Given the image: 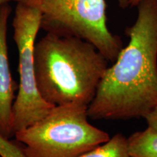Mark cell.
Masks as SVG:
<instances>
[{"instance_id":"cell-1","label":"cell","mask_w":157,"mask_h":157,"mask_svg":"<svg viewBox=\"0 0 157 157\" xmlns=\"http://www.w3.org/2000/svg\"><path fill=\"white\" fill-rule=\"evenodd\" d=\"M129 38L102 78L88 117L99 119L143 118L157 108V0L137 4Z\"/></svg>"},{"instance_id":"cell-2","label":"cell","mask_w":157,"mask_h":157,"mask_svg":"<svg viewBox=\"0 0 157 157\" xmlns=\"http://www.w3.org/2000/svg\"><path fill=\"white\" fill-rule=\"evenodd\" d=\"M109 60L91 43L50 33L36 42L34 69L40 95L53 106L93 100Z\"/></svg>"},{"instance_id":"cell-3","label":"cell","mask_w":157,"mask_h":157,"mask_svg":"<svg viewBox=\"0 0 157 157\" xmlns=\"http://www.w3.org/2000/svg\"><path fill=\"white\" fill-rule=\"evenodd\" d=\"M87 106L57 105L15 136L25 157H79L109 140L106 132L88 121Z\"/></svg>"},{"instance_id":"cell-4","label":"cell","mask_w":157,"mask_h":157,"mask_svg":"<svg viewBox=\"0 0 157 157\" xmlns=\"http://www.w3.org/2000/svg\"><path fill=\"white\" fill-rule=\"evenodd\" d=\"M121 7L128 0H118ZM36 8L42 13L41 29L59 36H74L91 43L113 63L122 50L120 37L107 25L105 0H11Z\"/></svg>"},{"instance_id":"cell-5","label":"cell","mask_w":157,"mask_h":157,"mask_svg":"<svg viewBox=\"0 0 157 157\" xmlns=\"http://www.w3.org/2000/svg\"><path fill=\"white\" fill-rule=\"evenodd\" d=\"M41 21L42 13L39 10L17 3L13 26V39L18 51L20 83L13 109L14 135L39 121L54 107L40 95L35 76L34 49Z\"/></svg>"},{"instance_id":"cell-6","label":"cell","mask_w":157,"mask_h":157,"mask_svg":"<svg viewBox=\"0 0 157 157\" xmlns=\"http://www.w3.org/2000/svg\"><path fill=\"white\" fill-rule=\"evenodd\" d=\"M11 13L9 4L0 7V134L7 138L14 135L12 129L15 93L18 86L12 76L7 50V22Z\"/></svg>"},{"instance_id":"cell-7","label":"cell","mask_w":157,"mask_h":157,"mask_svg":"<svg viewBox=\"0 0 157 157\" xmlns=\"http://www.w3.org/2000/svg\"><path fill=\"white\" fill-rule=\"evenodd\" d=\"M131 157H157V132L147 126L127 138Z\"/></svg>"},{"instance_id":"cell-8","label":"cell","mask_w":157,"mask_h":157,"mask_svg":"<svg viewBox=\"0 0 157 157\" xmlns=\"http://www.w3.org/2000/svg\"><path fill=\"white\" fill-rule=\"evenodd\" d=\"M79 157H131L129 155L127 138L123 135L116 134L109 140L92 149Z\"/></svg>"},{"instance_id":"cell-9","label":"cell","mask_w":157,"mask_h":157,"mask_svg":"<svg viewBox=\"0 0 157 157\" xmlns=\"http://www.w3.org/2000/svg\"><path fill=\"white\" fill-rule=\"evenodd\" d=\"M0 156L25 157L22 147L2 134H0Z\"/></svg>"},{"instance_id":"cell-10","label":"cell","mask_w":157,"mask_h":157,"mask_svg":"<svg viewBox=\"0 0 157 157\" xmlns=\"http://www.w3.org/2000/svg\"><path fill=\"white\" fill-rule=\"evenodd\" d=\"M143 118L146 119L148 127L157 132V108L149 112Z\"/></svg>"},{"instance_id":"cell-11","label":"cell","mask_w":157,"mask_h":157,"mask_svg":"<svg viewBox=\"0 0 157 157\" xmlns=\"http://www.w3.org/2000/svg\"><path fill=\"white\" fill-rule=\"evenodd\" d=\"M9 2H11V0H0V7L5 4H7Z\"/></svg>"}]
</instances>
